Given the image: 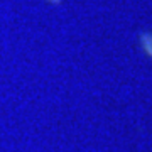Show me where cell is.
Listing matches in <instances>:
<instances>
[{
    "label": "cell",
    "instance_id": "obj_2",
    "mask_svg": "<svg viewBox=\"0 0 152 152\" xmlns=\"http://www.w3.org/2000/svg\"><path fill=\"white\" fill-rule=\"evenodd\" d=\"M46 2L53 4V5H59V4H61V0H46Z\"/></svg>",
    "mask_w": 152,
    "mask_h": 152
},
{
    "label": "cell",
    "instance_id": "obj_1",
    "mask_svg": "<svg viewBox=\"0 0 152 152\" xmlns=\"http://www.w3.org/2000/svg\"><path fill=\"white\" fill-rule=\"evenodd\" d=\"M139 42H140V48L145 53V56L152 59V32H140Z\"/></svg>",
    "mask_w": 152,
    "mask_h": 152
}]
</instances>
